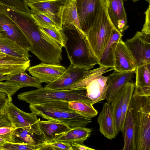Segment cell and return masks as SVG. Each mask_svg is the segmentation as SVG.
<instances>
[{"label":"cell","mask_w":150,"mask_h":150,"mask_svg":"<svg viewBox=\"0 0 150 150\" xmlns=\"http://www.w3.org/2000/svg\"><path fill=\"white\" fill-rule=\"evenodd\" d=\"M6 14L22 31L29 45V51L43 62L59 64L63 47L40 29L30 13L8 9Z\"/></svg>","instance_id":"6da1fadb"},{"label":"cell","mask_w":150,"mask_h":150,"mask_svg":"<svg viewBox=\"0 0 150 150\" xmlns=\"http://www.w3.org/2000/svg\"><path fill=\"white\" fill-rule=\"evenodd\" d=\"M62 30L67 38L64 47L70 64L88 71L98 64V60L81 29L71 24L62 25Z\"/></svg>","instance_id":"7a4b0ae2"},{"label":"cell","mask_w":150,"mask_h":150,"mask_svg":"<svg viewBox=\"0 0 150 150\" xmlns=\"http://www.w3.org/2000/svg\"><path fill=\"white\" fill-rule=\"evenodd\" d=\"M68 101H54L32 105L30 111L37 115L47 120H54L62 122L71 128L85 127L92 121V118L86 117L70 108Z\"/></svg>","instance_id":"3957f363"},{"label":"cell","mask_w":150,"mask_h":150,"mask_svg":"<svg viewBox=\"0 0 150 150\" xmlns=\"http://www.w3.org/2000/svg\"><path fill=\"white\" fill-rule=\"evenodd\" d=\"M129 106L134 125L136 150H150V96L133 95Z\"/></svg>","instance_id":"277c9868"},{"label":"cell","mask_w":150,"mask_h":150,"mask_svg":"<svg viewBox=\"0 0 150 150\" xmlns=\"http://www.w3.org/2000/svg\"><path fill=\"white\" fill-rule=\"evenodd\" d=\"M18 98L20 100L32 105L59 100L91 101L86 96V90L83 88L59 90L42 87L36 90L20 93L18 95Z\"/></svg>","instance_id":"5b68a950"},{"label":"cell","mask_w":150,"mask_h":150,"mask_svg":"<svg viewBox=\"0 0 150 150\" xmlns=\"http://www.w3.org/2000/svg\"><path fill=\"white\" fill-rule=\"evenodd\" d=\"M114 28L106 9L103 5L94 23L85 33L91 47L98 61Z\"/></svg>","instance_id":"8992f818"},{"label":"cell","mask_w":150,"mask_h":150,"mask_svg":"<svg viewBox=\"0 0 150 150\" xmlns=\"http://www.w3.org/2000/svg\"><path fill=\"white\" fill-rule=\"evenodd\" d=\"M76 7L81 30L85 33L97 19L103 6L102 0H76Z\"/></svg>","instance_id":"52a82bcc"},{"label":"cell","mask_w":150,"mask_h":150,"mask_svg":"<svg viewBox=\"0 0 150 150\" xmlns=\"http://www.w3.org/2000/svg\"><path fill=\"white\" fill-rule=\"evenodd\" d=\"M137 64V66L150 64V35L137 31L125 42Z\"/></svg>","instance_id":"ba28073f"},{"label":"cell","mask_w":150,"mask_h":150,"mask_svg":"<svg viewBox=\"0 0 150 150\" xmlns=\"http://www.w3.org/2000/svg\"><path fill=\"white\" fill-rule=\"evenodd\" d=\"M5 112L15 129L23 128L39 136L37 124L38 119L35 113L24 112L16 107L12 102L7 105Z\"/></svg>","instance_id":"9c48e42d"},{"label":"cell","mask_w":150,"mask_h":150,"mask_svg":"<svg viewBox=\"0 0 150 150\" xmlns=\"http://www.w3.org/2000/svg\"><path fill=\"white\" fill-rule=\"evenodd\" d=\"M66 69L64 67L59 64L43 62L27 69L31 76L38 79L41 83H46L55 80Z\"/></svg>","instance_id":"30bf717a"},{"label":"cell","mask_w":150,"mask_h":150,"mask_svg":"<svg viewBox=\"0 0 150 150\" xmlns=\"http://www.w3.org/2000/svg\"><path fill=\"white\" fill-rule=\"evenodd\" d=\"M86 71L70 64L59 77L53 81L47 83L44 87L53 89H71V86L82 79Z\"/></svg>","instance_id":"8fae6325"},{"label":"cell","mask_w":150,"mask_h":150,"mask_svg":"<svg viewBox=\"0 0 150 150\" xmlns=\"http://www.w3.org/2000/svg\"><path fill=\"white\" fill-rule=\"evenodd\" d=\"M114 58V70L122 72L135 71L137 63L122 38L117 44Z\"/></svg>","instance_id":"7c38bea8"},{"label":"cell","mask_w":150,"mask_h":150,"mask_svg":"<svg viewBox=\"0 0 150 150\" xmlns=\"http://www.w3.org/2000/svg\"><path fill=\"white\" fill-rule=\"evenodd\" d=\"M68 0H53L28 3L30 11L35 12L44 14L52 18L59 28L62 29L60 18V11L61 7Z\"/></svg>","instance_id":"4fadbf2b"},{"label":"cell","mask_w":150,"mask_h":150,"mask_svg":"<svg viewBox=\"0 0 150 150\" xmlns=\"http://www.w3.org/2000/svg\"><path fill=\"white\" fill-rule=\"evenodd\" d=\"M37 124L41 142L53 141L58 136L71 128L65 124L54 120L42 121L39 118Z\"/></svg>","instance_id":"5bb4252c"},{"label":"cell","mask_w":150,"mask_h":150,"mask_svg":"<svg viewBox=\"0 0 150 150\" xmlns=\"http://www.w3.org/2000/svg\"><path fill=\"white\" fill-rule=\"evenodd\" d=\"M123 0H108L106 8L109 19L114 28L123 35L128 28Z\"/></svg>","instance_id":"9a60e30c"},{"label":"cell","mask_w":150,"mask_h":150,"mask_svg":"<svg viewBox=\"0 0 150 150\" xmlns=\"http://www.w3.org/2000/svg\"><path fill=\"white\" fill-rule=\"evenodd\" d=\"M135 73V71L122 72L114 70L108 76L106 99L108 103L110 104L118 91L125 84L133 82L132 78Z\"/></svg>","instance_id":"2e32d148"},{"label":"cell","mask_w":150,"mask_h":150,"mask_svg":"<svg viewBox=\"0 0 150 150\" xmlns=\"http://www.w3.org/2000/svg\"><path fill=\"white\" fill-rule=\"evenodd\" d=\"M0 27L7 37L29 50V44L22 31L6 13L0 14Z\"/></svg>","instance_id":"e0dca14e"},{"label":"cell","mask_w":150,"mask_h":150,"mask_svg":"<svg viewBox=\"0 0 150 150\" xmlns=\"http://www.w3.org/2000/svg\"><path fill=\"white\" fill-rule=\"evenodd\" d=\"M108 79V76L100 75L89 81L84 86L86 96L93 105L106 99Z\"/></svg>","instance_id":"ac0fdd59"},{"label":"cell","mask_w":150,"mask_h":150,"mask_svg":"<svg viewBox=\"0 0 150 150\" xmlns=\"http://www.w3.org/2000/svg\"><path fill=\"white\" fill-rule=\"evenodd\" d=\"M97 120L100 131L105 137L110 140L116 137L113 110L110 104L104 103Z\"/></svg>","instance_id":"d6986e66"},{"label":"cell","mask_w":150,"mask_h":150,"mask_svg":"<svg viewBox=\"0 0 150 150\" xmlns=\"http://www.w3.org/2000/svg\"><path fill=\"white\" fill-rule=\"evenodd\" d=\"M30 65V60L27 61L8 55L0 57V75L13 76L25 71Z\"/></svg>","instance_id":"ffe728a7"},{"label":"cell","mask_w":150,"mask_h":150,"mask_svg":"<svg viewBox=\"0 0 150 150\" xmlns=\"http://www.w3.org/2000/svg\"><path fill=\"white\" fill-rule=\"evenodd\" d=\"M135 73L136 79L133 95L150 96V64L137 66Z\"/></svg>","instance_id":"44dd1931"},{"label":"cell","mask_w":150,"mask_h":150,"mask_svg":"<svg viewBox=\"0 0 150 150\" xmlns=\"http://www.w3.org/2000/svg\"><path fill=\"white\" fill-rule=\"evenodd\" d=\"M123 35L115 28L111 37L103 50L98 64L100 67L113 68L115 66L114 56L116 49Z\"/></svg>","instance_id":"7402d4cb"},{"label":"cell","mask_w":150,"mask_h":150,"mask_svg":"<svg viewBox=\"0 0 150 150\" xmlns=\"http://www.w3.org/2000/svg\"><path fill=\"white\" fill-rule=\"evenodd\" d=\"M92 129L83 127H75L56 137L53 141L71 144L75 143L83 144L90 136Z\"/></svg>","instance_id":"603a6c76"},{"label":"cell","mask_w":150,"mask_h":150,"mask_svg":"<svg viewBox=\"0 0 150 150\" xmlns=\"http://www.w3.org/2000/svg\"><path fill=\"white\" fill-rule=\"evenodd\" d=\"M29 51L7 37H0V52L2 53L28 61L31 57Z\"/></svg>","instance_id":"cb8c5ba5"},{"label":"cell","mask_w":150,"mask_h":150,"mask_svg":"<svg viewBox=\"0 0 150 150\" xmlns=\"http://www.w3.org/2000/svg\"><path fill=\"white\" fill-rule=\"evenodd\" d=\"M124 139L122 150H136L135 128L131 110L129 106L121 131Z\"/></svg>","instance_id":"d4e9b609"},{"label":"cell","mask_w":150,"mask_h":150,"mask_svg":"<svg viewBox=\"0 0 150 150\" xmlns=\"http://www.w3.org/2000/svg\"><path fill=\"white\" fill-rule=\"evenodd\" d=\"M60 16L62 26L64 25L72 24L81 29L76 9V0H68L61 7Z\"/></svg>","instance_id":"484cf974"},{"label":"cell","mask_w":150,"mask_h":150,"mask_svg":"<svg viewBox=\"0 0 150 150\" xmlns=\"http://www.w3.org/2000/svg\"><path fill=\"white\" fill-rule=\"evenodd\" d=\"M124 86L118 91L110 103L113 110L115 130L116 136L120 130V125L122 114V104L124 95Z\"/></svg>","instance_id":"4316f807"},{"label":"cell","mask_w":150,"mask_h":150,"mask_svg":"<svg viewBox=\"0 0 150 150\" xmlns=\"http://www.w3.org/2000/svg\"><path fill=\"white\" fill-rule=\"evenodd\" d=\"M93 105L91 101H73L68 102L70 108L82 115L91 118L97 115L98 113Z\"/></svg>","instance_id":"83f0119b"},{"label":"cell","mask_w":150,"mask_h":150,"mask_svg":"<svg viewBox=\"0 0 150 150\" xmlns=\"http://www.w3.org/2000/svg\"><path fill=\"white\" fill-rule=\"evenodd\" d=\"M6 82H16L20 84L21 88L25 87H33L39 89L42 87L39 80L36 78L28 75L25 71L12 76Z\"/></svg>","instance_id":"f1b7e54d"},{"label":"cell","mask_w":150,"mask_h":150,"mask_svg":"<svg viewBox=\"0 0 150 150\" xmlns=\"http://www.w3.org/2000/svg\"><path fill=\"white\" fill-rule=\"evenodd\" d=\"M106 67H100L99 68L91 70L86 71L82 79L71 87V89L84 88L86 84L89 81L104 73L113 70V68L108 69Z\"/></svg>","instance_id":"f546056e"},{"label":"cell","mask_w":150,"mask_h":150,"mask_svg":"<svg viewBox=\"0 0 150 150\" xmlns=\"http://www.w3.org/2000/svg\"><path fill=\"white\" fill-rule=\"evenodd\" d=\"M124 90L122 104V114L121 119L120 131L121 132L129 106L135 87L133 82L127 83L124 85Z\"/></svg>","instance_id":"4dcf8cb0"},{"label":"cell","mask_w":150,"mask_h":150,"mask_svg":"<svg viewBox=\"0 0 150 150\" xmlns=\"http://www.w3.org/2000/svg\"><path fill=\"white\" fill-rule=\"evenodd\" d=\"M34 134L29 130L23 128L16 129L14 133L13 142L24 143L32 145L36 144L38 143L34 138Z\"/></svg>","instance_id":"1f68e13d"},{"label":"cell","mask_w":150,"mask_h":150,"mask_svg":"<svg viewBox=\"0 0 150 150\" xmlns=\"http://www.w3.org/2000/svg\"><path fill=\"white\" fill-rule=\"evenodd\" d=\"M30 14L40 27L57 30H60L54 21L47 15L30 11Z\"/></svg>","instance_id":"d6a6232c"},{"label":"cell","mask_w":150,"mask_h":150,"mask_svg":"<svg viewBox=\"0 0 150 150\" xmlns=\"http://www.w3.org/2000/svg\"><path fill=\"white\" fill-rule=\"evenodd\" d=\"M0 4L15 11L30 13L27 0H0Z\"/></svg>","instance_id":"836d02e7"},{"label":"cell","mask_w":150,"mask_h":150,"mask_svg":"<svg viewBox=\"0 0 150 150\" xmlns=\"http://www.w3.org/2000/svg\"><path fill=\"white\" fill-rule=\"evenodd\" d=\"M37 144L38 147V150H72L70 144L59 142H41L38 143Z\"/></svg>","instance_id":"e575fe53"},{"label":"cell","mask_w":150,"mask_h":150,"mask_svg":"<svg viewBox=\"0 0 150 150\" xmlns=\"http://www.w3.org/2000/svg\"><path fill=\"white\" fill-rule=\"evenodd\" d=\"M40 28L55 42L64 47L67 38L62 30H57L40 27Z\"/></svg>","instance_id":"d590c367"},{"label":"cell","mask_w":150,"mask_h":150,"mask_svg":"<svg viewBox=\"0 0 150 150\" xmlns=\"http://www.w3.org/2000/svg\"><path fill=\"white\" fill-rule=\"evenodd\" d=\"M37 144L32 145L24 143L7 142L5 144L3 150H38Z\"/></svg>","instance_id":"8d00e7d4"},{"label":"cell","mask_w":150,"mask_h":150,"mask_svg":"<svg viewBox=\"0 0 150 150\" xmlns=\"http://www.w3.org/2000/svg\"><path fill=\"white\" fill-rule=\"evenodd\" d=\"M21 87L16 82H0V92H4L12 96Z\"/></svg>","instance_id":"74e56055"},{"label":"cell","mask_w":150,"mask_h":150,"mask_svg":"<svg viewBox=\"0 0 150 150\" xmlns=\"http://www.w3.org/2000/svg\"><path fill=\"white\" fill-rule=\"evenodd\" d=\"M14 127L11 126L0 127V138L7 142H13L15 130Z\"/></svg>","instance_id":"f35d334b"},{"label":"cell","mask_w":150,"mask_h":150,"mask_svg":"<svg viewBox=\"0 0 150 150\" xmlns=\"http://www.w3.org/2000/svg\"><path fill=\"white\" fill-rule=\"evenodd\" d=\"M12 101L11 96L6 93L0 92V113H5L7 105Z\"/></svg>","instance_id":"ab89813d"},{"label":"cell","mask_w":150,"mask_h":150,"mask_svg":"<svg viewBox=\"0 0 150 150\" xmlns=\"http://www.w3.org/2000/svg\"><path fill=\"white\" fill-rule=\"evenodd\" d=\"M144 13L145 15V22L141 31L145 34L150 35V4Z\"/></svg>","instance_id":"60d3db41"},{"label":"cell","mask_w":150,"mask_h":150,"mask_svg":"<svg viewBox=\"0 0 150 150\" xmlns=\"http://www.w3.org/2000/svg\"><path fill=\"white\" fill-rule=\"evenodd\" d=\"M12 125L10 120L6 113H0V127Z\"/></svg>","instance_id":"b9f144b4"},{"label":"cell","mask_w":150,"mask_h":150,"mask_svg":"<svg viewBox=\"0 0 150 150\" xmlns=\"http://www.w3.org/2000/svg\"><path fill=\"white\" fill-rule=\"evenodd\" d=\"M71 146L72 150H95L94 149L88 147L83 144L75 143L70 144Z\"/></svg>","instance_id":"7bdbcfd3"},{"label":"cell","mask_w":150,"mask_h":150,"mask_svg":"<svg viewBox=\"0 0 150 150\" xmlns=\"http://www.w3.org/2000/svg\"><path fill=\"white\" fill-rule=\"evenodd\" d=\"M8 9L10 8L1 4H0V14L5 13L6 12Z\"/></svg>","instance_id":"ee69618b"},{"label":"cell","mask_w":150,"mask_h":150,"mask_svg":"<svg viewBox=\"0 0 150 150\" xmlns=\"http://www.w3.org/2000/svg\"><path fill=\"white\" fill-rule=\"evenodd\" d=\"M12 76L11 75H0V82L4 80H7L9 79Z\"/></svg>","instance_id":"f6af8a7d"},{"label":"cell","mask_w":150,"mask_h":150,"mask_svg":"<svg viewBox=\"0 0 150 150\" xmlns=\"http://www.w3.org/2000/svg\"><path fill=\"white\" fill-rule=\"evenodd\" d=\"M51 0H27V2L28 4Z\"/></svg>","instance_id":"bcb514c9"},{"label":"cell","mask_w":150,"mask_h":150,"mask_svg":"<svg viewBox=\"0 0 150 150\" xmlns=\"http://www.w3.org/2000/svg\"><path fill=\"white\" fill-rule=\"evenodd\" d=\"M6 143V142L0 138V150H3L4 146Z\"/></svg>","instance_id":"7dc6e473"},{"label":"cell","mask_w":150,"mask_h":150,"mask_svg":"<svg viewBox=\"0 0 150 150\" xmlns=\"http://www.w3.org/2000/svg\"><path fill=\"white\" fill-rule=\"evenodd\" d=\"M102 1L103 5L106 9L108 4V0H102Z\"/></svg>","instance_id":"c3c4849f"},{"label":"cell","mask_w":150,"mask_h":150,"mask_svg":"<svg viewBox=\"0 0 150 150\" xmlns=\"http://www.w3.org/2000/svg\"><path fill=\"white\" fill-rule=\"evenodd\" d=\"M0 37H6V36L4 31L0 27Z\"/></svg>","instance_id":"681fc988"},{"label":"cell","mask_w":150,"mask_h":150,"mask_svg":"<svg viewBox=\"0 0 150 150\" xmlns=\"http://www.w3.org/2000/svg\"><path fill=\"white\" fill-rule=\"evenodd\" d=\"M7 54H4L0 52V57H4L6 56Z\"/></svg>","instance_id":"f907efd6"},{"label":"cell","mask_w":150,"mask_h":150,"mask_svg":"<svg viewBox=\"0 0 150 150\" xmlns=\"http://www.w3.org/2000/svg\"><path fill=\"white\" fill-rule=\"evenodd\" d=\"M123 0V1H128V0H131V1H132L134 2H136L139 1V0Z\"/></svg>","instance_id":"816d5d0a"},{"label":"cell","mask_w":150,"mask_h":150,"mask_svg":"<svg viewBox=\"0 0 150 150\" xmlns=\"http://www.w3.org/2000/svg\"><path fill=\"white\" fill-rule=\"evenodd\" d=\"M144 0L148 2L149 3V4H150V0Z\"/></svg>","instance_id":"f5cc1de1"}]
</instances>
